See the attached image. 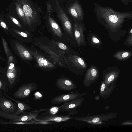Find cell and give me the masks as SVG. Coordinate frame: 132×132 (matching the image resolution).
Instances as JSON below:
<instances>
[{
  "label": "cell",
  "instance_id": "obj_1",
  "mask_svg": "<svg viewBox=\"0 0 132 132\" xmlns=\"http://www.w3.org/2000/svg\"><path fill=\"white\" fill-rule=\"evenodd\" d=\"M94 11L98 21L110 29L120 28L125 22L132 19V11L119 12L108 6L94 3Z\"/></svg>",
  "mask_w": 132,
  "mask_h": 132
},
{
  "label": "cell",
  "instance_id": "obj_2",
  "mask_svg": "<svg viewBox=\"0 0 132 132\" xmlns=\"http://www.w3.org/2000/svg\"><path fill=\"white\" fill-rule=\"evenodd\" d=\"M64 61L65 64L71 67V71L77 75H81L86 70L87 65L84 60L78 55L74 54L64 56Z\"/></svg>",
  "mask_w": 132,
  "mask_h": 132
},
{
  "label": "cell",
  "instance_id": "obj_3",
  "mask_svg": "<svg viewBox=\"0 0 132 132\" xmlns=\"http://www.w3.org/2000/svg\"><path fill=\"white\" fill-rule=\"evenodd\" d=\"M117 116V113H112L84 117H72V119L86 122L90 125H101L103 124L105 121L116 118Z\"/></svg>",
  "mask_w": 132,
  "mask_h": 132
},
{
  "label": "cell",
  "instance_id": "obj_4",
  "mask_svg": "<svg viewBox=\"0 0 132 132\" xmlns=\"http://www.w3.org/2000/svg\"><path fill=\"white\" fill-rule=\"evenodd\" d=\"M37 45L39 48L48 54L55 62L60 66H64L65 65L64 59V54L59 53L52 46L40 43H38Z\"/></svg>",
  "mask_w": 132,
  "mask_h": 132
},
{
  "label": "cell",
  "instance_id": "obj_5",
  "mask_svg": "<svg viewBox=\"0 0 132 132\" xmlns=\"http://www.w3.org/2000/svg\"><path fill=\"white\" fill-rule=\"evenodd\" d=\"M75 19L73 26L74 35L78 47L86 46V42L84 33L85 30V24L82 22Z\"/></svg>",
  "mask_w": 132,
  "mask_h": 132
},
{
  "label": "cell",
  "instance_id": "obj_6",
  "mask_svg": "<svg viewBox=\"0 0 132 132\" xmlns=\"http://www.w3.org/2000/svg\"><path fill=\"white\" fill-rule=\"evenodd\" d=\"M37 88V84L34 82H31L22 85L13 95L16 98L23 99L29 95L32 92L36 90Z\"/></svg>",
  "mask_w": 132,
  "mask_h": 132
},
{
  "label": "cell",
  "instance_id": "obj_7",
  "mask_svg": "<svg viewBox=\"0 0 132 132\" xmlns=\"http://www.w3.org/2000/svg\"><path fill=\"white\" fill-rule=\"evenodd\" d=\"M85 99L82 97L76 98L60 106L59 110L67 112L69 116L76 115L78 113L77 108L81 105Z\"/></svg>",
  "mask_w": 132,
  "mask_h": 132
},
{
  "label": "cell",
  "instance_id": "obj_8",
  "mask_svg": "<svg viewBox=\"0 0 132 132\" xmlns=\"http://www.w3.org/2000/svg\"><path fill=\"white\" fill-rule=\"evenodd\" d=\"M86 95V94L85 93H80L77 91L72 92L56 96L52 99L51 102L55 104L65 103Z\"/></svg>",
  "mask_w": 132,
  "mask_h": 132
},
{
  "label": "cell",
  "instance_id": "obj_9",
  "mask_svg": "<svg viewBox=\"0 0 132 132\" xmlns=\"http://www.w3.org/2000/svg\"><path fill=\"white\" fill-rule=\"evenodd\" d=\"M99 72L98 69L94 65H92L87 70L84 76L83 85L85 87H89L98 79Z\"/></svg>",
  "mask_w": 132,
  "mask_h": 132
},
{
  "label": "cell",
  "instance_id": "obj_10",
  "mask_svg": "<svg viewBox=\"0 0 132 132\" xmlns=\"http://www.w3.org/2000/svg\"><path fill=\"white\" fill-rule=\"evenodd\" d=\"M55 85L59 89L69 91L77 88L73 81L65 77H62L57 79Z\"/></svg>",
  "mask_w": 132,
  "mask_h": 132
},
{
  "label": "cell",
  "instance_id": "obj_11",
  "mask_svg": "<svg viewBox=\"0 0 132 132\" xmlns=\"http://www.w3.org/2000/svg\"><path fill=\"white\" fill-rule=\"evenodd\" d=\"M29 52L35 59L39 67L48 69H53L55 67L54 63L39 53L34 51H30Z\"/></svg>",
  "mask_w": 132,
  "mask_h": 132
},
{
  "label": "cell",
  "instance_id": "obj_12",
  "mask_svg": "<svg viewBox=\"0 0 132 132\" xmlns=\"http://www.w3.org/2000/svg\"><path fill=\"white\" fill-rule=\"evenodd\" d=\"M19 1L24 14L26 23L31 26L36 18V15L31 7L26 1Z\"/></svg>",
  "mask_w": 132,
  "mask_h": 132
},
{
  "label": "cell",
  "instance_id": "obj_13",
  "mask_svg": "<svg viewBox=\"0 0 132 132\" xmlns=\"http://www.w3.org/2000/svg\"><path fill=\"white\" fill-rule=\"evenodd\" d=\"M69 13L77 20L82 22L84 11L81 5L77 1L74 2L68 9Z\"/></svg>",
  "mask_w": 132,
  "mask_h": 132
},
{
  "label": "cell",
  "instance_id": "obj_14",
  "mask_svg": "<svg viewBox=\"0 0 132 132\" xmlns=\"http://www.w3.org/2000/svg\"><path fill=\"white\" fill-rule=\"evenodd\" d=\"M120 73V70L117 69H112L105 71L103 73V81L109 86L116 80Z\"/></svg>",
  "mask_w": 132,
  "mask_h": 132
},
{
  "label": "cell",
  "instance_id": "obj_15",
  "mask_svg": "<svg viewBox=\"0 0 132 132\" xmlns=\"http://www.w3.org/2000/svg\"><path fill=\"white\" fill-rule=\"evenodd\" d=\"M58 15L65 31L71 36L73 35L71 23L68 16L63 10L60 9L59 11Z\"/></svg>",
  "mask_w": 132,
  "mask_h": 132
},
{
  "label": "cell",
  "instance_id": "obj_16",
  "mask_svg": "<svg viewBox=\"0 0 132 132\" xmlns=\"http://www.w3.org/2000/svg\"><path fill=\"white\" fill-rule=\"evenodd\" d=\"M116 81L109 86L105 84L103 81H101L100 91V95L103 99H105L111 94L116 87Z\"/></svg>",
  "mask_w": 132,
  "mask_h": 132
},
{
  "label": "cell",
  "instance_id": "obj_17",
  "mask_svg": "<svg viewBox=\"0 0 132 132\" xmlns=\"http://www.w3.org/2000/svg\"><path fill=\"white\" fill-rule=\"evenodd\" d=\"M47 110V109L40 108L39 110H35L28 112H23L20 117L13 119L12 121H26L34 120L36 118L37 116L41 111Z\"/></svg>",
  "mask_w": 132,
  "mask_h": 132
},
{
  "label": "cell",
  "instance_id": "obj_18",
  "mask_svg": "<svg viewBox=\"0 0 132 132\" xmlns=\"http://www.w3.org/2000/svg\"><path fill=\"white\" fill-rule=\"evenodd\" d=\"M0 108L5 112L12 114L16 110V107L11 101L2 97L0 98Z\"/></svg>",
  "mask_w": 132,
  "mask_h": 132
},
{
  "label": "cell",
  "instance_id": "obj_19",
  "mask_svg": "<svg viewBox=\"0 0 132 132\" xmlns=\"http://www.w3.org/2000/svg\"><path fill=\"white\" fill-rule=\"evenodd\" d=\"M72 117L69 115L65 116L53 114L45 116L41 118L36 119L41 121L60 122L72 119Z\"/></svg>",
  "mask_w": 132,
  "mask_h": 132
},
{
  "label": "cell",
  "instance_id": "obj_20",
  "mask_svg": "<svg viewBox=\"0 0 132 132\" xmlns=\"http://www.w3.org/2000/svg\"><path fill=\"white\" fill-rule=\"evenodd\" d=\"M4 95L9 99L14 101L17 104L18 107V110L15 113H13L15 115H17L22 113L25 110L29 111L33 109L29 105L14 99L6 94H4Z\"/></svg>",
  "mask_w": 132,
  "mask_h": 132
},
{
  "label": "cell",
  "instance_id": "obj_21",
  "mask_svg": "<svg viewBox=\"0 0 132 132\" xmlns=\"http://www.w3.org/2000/svg\"><path fill=\"white\" fill-rule=\"evenodd\" d=\"M51 45L59 53L63 54L69 53L70 49L65 44L61 42L52 40L50 42Z\"/></svg>",
  "mask_w": 132,
  "mask_h": 132
},
{
  "label": "cell",
  "instance_id": "obj_22",
  "mask_svg": "<svg viewBox=\"0 0 132 132\" xmlns=\"http://www.w3.org/2000/svg\"><path fill=\"white\" fill-rule=\"evenodd\" d=\"M17 49L21 56L23 59L30 60L33 59L32 55L30 52L19 44H16Z\"/></svg>",
  "mask_w": 132,
  "mask_h": 132
},
{
  "label": "cell",
  "instance_id": "obj_23",
  "mask_svg": "<svg viewBox=\"0 0 132 132\" xmlns=\"http://www.w3.org/2000/svg\"><path fill=\"white\" fill-rule=\"evenodd\" d=\"M49 22L54 33L57 36L61 37L62 34L59 26L55 20L51 17H48Z\"/></svg>",
  "mask_w": 132,
  "mask_h": 132
},
{
  "label": "cell",
  "instance_id": "obj_24",
  "mask_svg": "<svg viewBox=\"0 0 132 132\" xmlns=\"http://www.w3.org/2000/svg\"><path fill=\"white\" fill-rule=\"evenodd\" d=\"M132 55L131 52L129 51H120L115 53L113 57L117 59L124 61L130 57Z\"/></svg>",
  "mask_w": 132,
  "mask_h": 132
},
{
  "label": "cell",
  "instance_id": "obj_25",
  "mask_svg": "<svg viewBox=\"0 0 132 132\" xmlns=\"http://www.w3.org/2000/svg\"><path fill=\"white\" fill-rule=\"evenodd\" d=\"M1 123L17 125L40 124V122L38 120L35 119L34 120H31L26 121H12L11 122H1Z\"/></svg>",
  "mask_w": 132,
  "mask_h": 132
},
{
  "label": "cell",
  "instance_id": "obj_26",
  "mask_svg": "<svg viewBox=\"0 0 132 132\" xmlns=\"http://www.w3.org/2000/svg\"><path fill=\"white\" fill-rule=\"evenodd\" d=\"M15 4L16 11L18 16L23 22L26 23L24 14L19 0H17Z\"/></svg>",
  "mask_w": 132,
  "mask_h": 132
},
{
  "label": "cell",
  "instance_id": "obj_27",
  "mask_svg": "<svg viewBox=\"0 0 132 132\" xmlns=\"http://www.w3.org/2000/svg\"><path fill=\"white\" fill-rule=\"evenodd\" d=\"M91 44L94 46H99L101 45L102 42L101 39L94 34H92L89 37Z\"/></svg>",
  "mask_w": 132,
  "mask_h": 132
},
{
  "label": "cell",
  "instance_id": "obj_28",
  "mask_svg": "<svg viewBox=\"0 0 132 132\" xmlns=\"http://www.w3.org/2000/svg\"><path fill=\"white\" fill-rule=\"evenodd\" d=\"M0 117H2L6 119L11 120V121L13 119L19 118L20 116L15 115L14 113L11 114L7 113L0 110Z\"/></svg>",
  "mask_w": 132,
  "mask_h": 132
},
{
  "label": "cell",
  "instance_id": "obj_29",
  "mask_svg": "<svg viewBox=\"0 0 132 132\" xmlns=\"http://www.w3.org/2000/svg\"><path fill=\"white\" fill-rule=\"evenodd\" d=\"M7 87V84H6L4 81H3L0 79V90H2L4 91V94H6Z\"/></svg>",
  "mask_w": 132,
  "mask_h": 132
},
{
  "label": "cell",
  "instance_id": "obj_30",
  "mask_svg": "<svg viewBox=\"0 0 132 132\" xmlns=\"http://www.w3.org/2000/svg\"><path fill=\"white\" fill-rule=\"evenodd\" d=\"M125 45L127 46H131L132 45V35H129L126 39Z\"/></svg>",
  "mask_w": 132,
  "mask_h": 132
},
{
  "label": "cell",
  "instance_id": "obj_31",
  "mask_svg": "<svg viewBox=\"0 0 132 132\" xmlns=\"http://www.w3.org/2000/svg\"><path fill=\"white\" fill-rule=\"evenodd\" d=\"M60 107H52L50 110V113L52 114H56L58 111Z\"/></svg>",
  "mask_w": 132,
  "mask_h": 132
},
{
  "label": "cell",
  "instance_id": "obj_32",
  "mask_svg": "<svg viewBox=\"0 0 132 132\" xmlns=\"http://www.w3.org/2000/svg\"><path fill=\"white\" fill-rule=\"evenodd\" d=\"M34 97V100H39L42 98L43 95L40 92H36L35 94Z\"/></svg>",
  "mask_w": 132,
  "mask_h": 132
},
{
  "label": "cell",
  "instance_id": "obj_33",
  "mask_svg": "<svg viewBox=\"0 0 132 132\" xmlns=\"http://www.w3.org/2000/svg\"><path fill=\"white\" fill-rule=\"evenodd\" d=\"M10 17L14 23L20 27H21V25L16 19L11 16H10Z\"/></svg>",
  "mask_w": 132,
  "mask_h": 132
},
{
  "label": "cell",
  "instance_id": "obj_34",
  "mask_svg": "<svg viewBox=\"0 0 132 132\" xmlns=\"http://www.w3.org/2000/svg\"><path fill=\"white\" fill-rule=\"evenodd\" d=\"M121 2L125 5H128L132 3V0H120Z\"/></svg>",
  "mask_w": 132,
  "mask_h": 132
},
{
  "label": "cell",
  "instance_id": "obj_35",
  "mask_svg": "<svg viewBox=\"0 0 132 132\" xmlns=\"http://www.w3.org/2000/svg\"><path fill=\"white\" fill-rule=\"evenodd\" d=\"M121 124L123 125H132V120L123 122Z\"/></svg>",
  "mask_w": 132,
  "mask_h": 132
},
{
  "label": "cell",
  "instance_id": "obj_36",
  "mask_svg": "<svg viewBox=\"0 0 132 132\" xmlns=\"http://www.w3.org/2000/svg\"><path fill=\"white\" fill-rule=\"evenodd\" d=\"M0 24L1 26L3 28L7 29V27L4 22L3 21H1L0 22Z\"/></svg>",
  "mask_w": 132,
  "mask_h": 132
},
{
  "label": "cell",
  "instance_id": "obj_37",
  "mask_svg": "<svg viewBox=\"0 0 132 132\" xmlns=\"http://www.w3.org/2000/svg\"><path fill=\"white\" fill-rule=\"evenodd\" d=\"M18 33L22 36L27 37L28 36V35L26 33L23 32H18Z\"/></svg>",
  "mask_w": 132,
  "mask_h": 132
},
{
  "label": "cell",
  "instance_id": "obj_38",
  "mask_svg": "<svg viewBox=\"0 0 132 132\" xmlns=\"http://www.w3.org/2000/svg\"><path fill=\"white\" fill-rule=\"evenodd\" d=\"M47 10L49 12H51L52 11L51 6L49 3L47 4Z\"/></svg>",
  "mask_w": 132,
  "mask_h": 132
},
{
  "label": "cell",
  "instance_id": "obj_39",
  "mask_svg": "<svg viewBox=\"0 0 132 132\" xmlns=\"http://www.w3.org/2000/svg\"><path fill=\"white\" fill-rule=\"evenodd\" d=\"M132 28H131L130 30L129 31V32H128V35H132Z\"/></svg>",
  "mask_w": 132,
  "mask_h": 132
}]
</instances>
